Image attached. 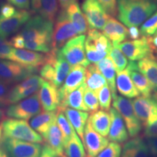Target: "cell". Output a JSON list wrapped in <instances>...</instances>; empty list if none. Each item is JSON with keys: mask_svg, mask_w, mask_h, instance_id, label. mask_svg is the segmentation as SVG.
Listing matches in <instances>:
<instances>
[{"mask_svg": "<svg viewBox=\"0 0 157 157\" xmlns=\"http://www.w3.org/2000/svg\"><path fill=\"white\" fill-rule=\"evenodd\" d=\"M118 18L127 27L142 25L157 10L155 0H117Z\"/></svg>", "mask_w": 157, "mask_h": 157, "instance_id": "1", "label": "cell"}, {"mask_svg": "<svg viewBox=\"0 0 157 157\" xmlns=\"http://www.w3.org/2000/svg\"><path fill=\"white\" fill-rule=\"evenodd\" d=\"M2 133L4 138L17 139L28 142L41 143L43 137L36 132L27 120L18 119H6L0 122Z\"/></svg>", "mask_w": 157, "mask_h": 157, "instance_id": "2", "label": "cell"}, {"mask_svg": "<svg viewBox=\"0 0 157 157\" xmlns=\"http://www.w3.org/2000/svg\"><path fill=\"white\" fill-rule=\"evenodd\" d=\"M53 27L54 22L38 15L31 17L19 34L25 42L35 41L51 44Z\"/></svg>", "mask_w": 157, "mask_h": 157, "instance_id": "3", "label": "cell"}, {"mask_svg": "<svg viewBox=\"0 0 157 157\" xmlns=\"http://www.w3.org/2000/svg\"><path fill=\"white\" fill-rule=\"evenodd\" d=\"M84 46L87 60L90 63L97 64L102 59L109 56L113 44L99 30L89 29Z\"/></svg>", "mask_w": 157, "mask_h": 157, "instance_id": "4", "label": "cell"}, {"mask_svg": "<svg viewBox=\"0 0 157 157\" xmlns=\"http://www.w3.org/2000/svg\"><path fill=\"white\" fill-rule=\"evenodd\" d=\"M77 34V31L68 18L66 10L60 9L53 27L51 50H60L68 41L76 36Z\"/></svg>", "mask_w": 157, "mask_h": 157, "instance_id": "5", "label": "cell"}, {"mask_svg": "<svg viewBox=\"0 0 157 157\" xmlns=\"http://www.w3.org/2000/svg\"><path fill=\"white\" fill-rule=\"evenodd\" d=\"M38 92L17 103L10 105L6 110L9 118L29 120L42 111Z\"/></svg>", "mask_w": 157, "mask_h": 157, "instance_id": "6", "label": "cell"}, {"mask_svg": "<svg viewBox=\"0 0 157 157\" xmlns=\"http://www.w3.org/2000/svg\"><path fill=\"white\" fill-rule=\"evenodd\" d=\"M113 107L119 111L124 119L129 136H138L142 130L143 124L135 114L132 101L124 96L117 95L113 98Z\"/></svg>", "mask_w": 157, "mask_h": 157, "instance_id": "7", "label": "cell"}, {"mask_svg": "<svg viewBox=\"0 0 157 157\" xmlns=\"http://www.w3.org/2000/svg\"><path fill=\"white\" fill-rule=\"evenodd\" d=\"M85 40V34H80L68 41L60 50L62 56L71 66L87 68L90 64L86 56Z\"/></svg>", "mask_w": 157, "mask_h": 157, "instance_id": "8", "label": "cell"}, {"mask_svg": "<svg viewBox=\"0 0 157 157\" xmlns=\"http://www.w3.org/2000/svg\"><path fill=\"white\" fill-rule=\"evenodd\" d=\"M115 45L131 61H138L148 57L154 56V51L146 36H143L140 39L125 41Z\"/></svg>", "mask_w": 157, "mask_h": 157, "instance_id": "9", "label": "cell"}, {"mask_svg": "<svg viewBox=\"0 0 157 157\" xmlns=\"http://www.w3.org/2000/svg\"><path fill=\"white\" fill-rule=\"evenodd\" d=\"M36 71V69L25 67L13 60L0 59V80L9 85L18 83Z\"/></svg>", "mask_w": 157, "mask_h": 157, "instance_id": "10", "label": "cell"}, {"mask_svg": "<svg viewBox=\"0 0 157 157\" xmlns=\"http://www.w3.org/2000/svg\"><path fill=\"white\" fill-rule=\"evenodd\" d=\"M4 148L9 157H39L42 146L39 143L5 137Z\"/></svg>", "mask_w": 157, "mask_h": 157, "instance_id": "11", "label": "cell"}, {"mask_svg": "<svg viewBox=\"0 0 157 157\" xmlns=\"http://www.w3.org/2000/svg\"><path fill=\"white\" fill-rule=\"evenodd\" d=\"M44 79L36 74H33L25 79L17 83L10 90L9 105L37 93L40 89Z\"/></svg>", "mask_w": 157, "mask_h": 157, "instance_id": "12", "label": "cell"}, {"mask_svg": "<svg viewBox=\"0 0 157 157\" xmlns=\"http://www.w3.org/2000/svg\"><path fill=\"white\" fill-rule=\"evenodd\" d=\"M82 10L87 21L89 29L102 30L109 15L104 10L98 0H85L82 4Z\"/></svg>", "mask_w": 157, "mask_h": 157, "instance_id": "13", "label": "cell"}, {"mask_svg": "<svg viewBox=\"0 0 157 157\" xmlns=\"http://www.w3.org/2000/svg\"><path fill=\"white\" fill-rule=\"evenodd\" d=\"M109 140L95 131L87 120L84 131L83 143L87 157H96L109 143Z\"/></svg>", "mask_w": 157, "mask_h": 157, "instance_id": "14", "label": "cell"}, {"mask_svg": "<svg viewBox=\"0 0 157 157\" xmlns=\"http://www.w3.org/2000/svg\"><path fill=\"white\" fill-rule=\"evenodd\" d=\"M46 59V53H39L36 51L25 49L13 48L8 60L38 71L44 64Z\"/></svg>", "mask_w": 157, "mask_h": 157, "instance_id": "15", "label": "cell"}, {"mask_svg": "<svg viewBox=\"0 0 157 157\" xmlns=\"http://www.w3.org/2000/svg\"><path fill=\"white\" fill-rule=\"evenodd\" d=\"M86 68L82 66H72L61 86L58 88L59 104L68 94L73 92L85 82Z\"/></svg>", "mask_w": 157, "mask_h": 157, "instance_id": "16", "label": "cell"}, {"mask_svg": "<svg viewBox=\"0 0 157 157\" xmlns=\"http://www.w3.org/2000/svg\"><path fill=\"white\" fill-rule=\"evenodd\" d=\"M31 17V13L27 10H16L14 15L7 18L0 17V37L6 39L17 32Z\"/></svg>", "mask_w": 157, "mask_h": 157, "instance_id": "17", "label": "cell"}, {"mask_svg": "<svg viewBox=\"0 0 157 157\" xmlns=\"http://www.w3.org/2000/svg\"><path fill=\"white\" fill-rule=\"evenodd\" d=\"M109 113L111 121L108 139L111 142L125 143L129 139V135L124 119L119 111L113 107L110 109Z\"/></svg>", "mask_w": 157, "mask_h": 157, "instance_id": "18", "label": "cell"}, {"mask_svg": "<svg viewBox=\"0 0 157 157\" xmlns=\"http://www.w3.org/2000/svg\"><path fill=\"white\" fill-rule=\"evenodd\" d=\"M38 93L43 111H57L59 105L58 87L44 80Z\"/></svg>", "mask_w": 157, "mask_h": 157, "instance_id": "19", "label": "cell"}, {"mask_svg": "<svg viewBox=\"0 0 157 157\" xmlns=\"http://www.w3.org/2000/svg\"><path fill=\"white\" fill-rule=\"evenodd\" d=\"M102 31V33L112 42L113 45L124 42L129 37L128 29L122 23L110 15Z\"/></svg>", "mask_w": 157, "mask_h": 157, "instance_id": "20", "label": "cell"}, {"mask_svg": "<svg viewBox=\"0 0 157 157\" xmlns=\"http://www.w3.org/2000/svg\"><path fill=\"white\" fill-rule=\"evenodd\" d=\"M137 117L144 126L151 113L157 108V101L154 97L138 96L132 101Z\"/></svg>", "mask_w": 157, "mask_h": 157, "instance_id": "21", "label": "cell"}, {"mask_svg": "<svg viewBox=\"0 0 157 157\" xmlns=\"http://www.w3.org/2000/svg\"><path fill=\"white\" fill-rule=\"evenodd\" d=\"M127 68L133 84L140 94L145 97H151L154 90L147 78L139 71L137 63L130 60Z\"/></svg>", "mask_w": 157, "mask_h": 157, "instance_id": "22", "label": "cell"}, {"mask_svg": "<svg viewBox=\"0 0 157 157\" xmlns=\"http://www.w3.org/2000/svg\"><path fill=\"white\" fill-rule=\"evenodd\" d=\"M86 87L87 86L84 82L79 87L68 94L63 101L59 104L57 111H63L66 108H71L89 112V110L84 102V93Z\"/></svg>", "mask_w": 157, "mask_h": 157, "instance_id": "23", "label": "cell"}, {"mask_svg": "<svg viewBox=\"0 0 157 157\" xmlns=\"http://www.w3.org/2000/svg\"><path fill=\"white\" fill-rule=\"evenodd\" d=\"M57 111H41L38 114L32 117L30 121L31 127L39 133L44 139L48 136L49 129L52 124L56 119Z\"/></svg>", "mask_w": 157, "mask_h": 157, "instance_id": "24", "label": "cell"}, {"mask_svg": "<svg viewBox=\"0 0 157 157\" xmlns=\"http://www.w3.org/2000/svg\"><path fill=\"white\" fill-rule=\"evenodd\" d=\"M148 147L142 137H132L124 144L121 157H149Z\"/></svg>", "mask_w": 157, "mask_h": 157, "instance_id": "25", "label": "cell"}, {"mask_svg": "<svg viewBox=\"0 0 157 157\" xmlns=\"http://www.w3.org/2000/svg\"><path fill=\"white\" fill-rule=\"evenodd\" d=\"M31 7L34 13L52 22L59 12L58 0H31Z\"/></svg>", "mask_w": 157, "mask_h": 157, "instance_id": "26", "label": "cell"}, {"mask_svg": "<svg viewBox=\"0 0 157 157\" xmlns=\"http://www.w3.org/2000/svg\"><path fill=\"white\" fill-rule=\"evenodd\" d=\"M116 83L118 92L124 97L135 98L140 96V93L133 84L127 68L120 72H118Z\"/></svg>", "mask_w": 157, "mask_h": 157, "instance_id": "27", "label": "cell"}, {"mask_svg": "<svg viewBox=\"0 0 157 157\" xmlns=\"http://www.w3.org/2000/svg\"><path fill=\"white\" fill-rule=\"evenodd\" d=\"M66 11L78 34H85L89 29L87 21L77 2L68 6Z\"/></svg>", "mask_w": 157, "mask_h": 157, "instance_id": "28", "label": "cell"}, {"mask_svg": "<svg viewBox=\"0 0 157 157\" xmlns=\"http://www.w3.org/2000/svg\"><path fill=\"white\" fill-rule=\"evenodd\" d=\"M88 121L95 131L103 137L108 136L111 121L110 113L103 110H98L91 113Z\"/></svg>", "mask_w": 157, "mask_h": 157, "instance_id": "29", "label": "cell"}, {"mask_svg": "<svg viewBox=\"0 0 157 157\" xmlns=\"http://www.w3.org/2000/svg\"><path fill=\"white\" fill-rule=\"evenodd\" d=\"M98 69L101 72L104 77L106 79L107 84L111 90L112 98H114L117 96V83H116V71L114 64L110 58L109 56H108L102 59L101 61H99L97 64Z\"/></svg>", "mask_w": 157, "mask_h": 157, "instance_id": "30", "label": "cell"}, {"mask_svg": "<svg viewBox=\"0 0 157 157\" xmlns=\"http://www.w3.org/2000/svg\"><path fill=\"white\" fill-rule=\"evenodd\" d=\"M63 113L76 130L78 137L82 141L83 140L84 131L89 118V113L86 111H79L71 108H66L63 111Z\"/></svg>", "mask_w": 157, "mask_h": 157, "instance_id": "31", "label": "cell"}, {"mask_svg": "<svg viewBox=\"0 0 157 157\" xmlns=\"http://www.w3.org/2000/svg\"><path fill=\"white\" fill-rule=\"evenodd\" d=\"M137 67L147 78L154 92L157 90V60L155 56L148 57L138 60Z\"/></svg>", "mask_w": 157, "mask_h": 157, "instance_id": "32", "label": "cell"}, {"mask_svg": "<svg viewBox=\"0 0 157 157\" xmlns=\"http://www.w3.org/2000/svg\"><path fill=\"white\" fill-rule=\"evenodd\" d=\"M46 144L48 145L58 157H63V143L64 139L62 132L59 128L56 119L52 124L49 129L46 139L44 140Z\"/></svg>", "mask_w": 157, "mask_h": 157, "instance_id": "33", "label": "cell"}, {"mask_svg": "<svg viewBox=\"0 0 157 157\" xmlns=\"http://www.w3.org/2000/svg\"><path fill=\"white\" fill-rule=\"evenodd\" d=\"M85 84L88 89L93 90L96 93L103 86L106 85L107 82L95 64L89 65L86 68Z\"/></svg>", "mask_w": 157, "mask_h": 157, "instance_id": "34", "label": "cell"}, {"mask_svg": "<svg viewBox=\"0 0 157 157\" xmlns=\"http://www.w3.org/2000/svg\"><path fill=\"white\" fill-rule=\"evenodd\" d=\"M65 157H87L83 143L77 133L72 135L63 143Z\"/></svg>", "mask_w": 157, "mask_h": 157, "instance_id": "35", "label": "cell"}, {"mask_svg": "<svg viewBox=\"0 0 157 157\" xmlns=\"http://www.w3.org/2000/svg\"><path fill=\"white\" fill-rule=\"evenodd\" d=\"M56 121L59 128L62 132L64 142L68 140L72 135L76 133L72 124L68 120L66 115L64 114L63 111H57Z\"/></svg>", "mask_w": 157, "mask_h": 157, "instance_id": "36", "label": "cell"}, {"mask_svg": "<svg viewBox=\"0 0 157 157\" xmlns=\"http://www.w3.org/2000/svg\"><path fill=\"white\" fill-rule=\"evenodd\" d=\"M109 56L114 64L116 71L117 72H120L121 71L124 70L127 68L128 64L127 57L120 50V49L118 48L116 45H113L111 50L110 51Z\"/></svg>", "mask_w": 157, "mask_h": 157, "instance_id": "37", "label": "cell"}, {"mask_svg": "<svg viewBox=\"0 0 157 157\" xmlns=\"http://www.w3.org/2000/svg\"><path fill=\"white\" fill-rule=\"evenodd\" d=\"M140 34L143 36L149 37L157 31V10L144 21L140 27Z\"/></svg>", "mask_w": 157, "mask_h": 157, "instance_id": "38", "label": "cell"}, {"mask_svg": "<svg viewBox=\"0 0 157 157\" xmlns=\"http://www.w3.org/2000/svg\"><path fill=\"white\" fill-rule=\"evenodd\" d=\"M98 98V102H99V106L103 111H109L111 109V99H112V95H111V90L109 85L103 86L97 93Z\"/></svg>", "mask_w": 157, "mask_h": 157, "instance_id": "39", "label": "cell"}, {"mask_svg": "<svg viewBox=\"0 0 157 157\" xmlns=\"http://www.w3.org/2000/svg\"><path fill=\"white\" fill-rule=\"evenodd\" d=\"M84 102L87 107L89 112L93 113L99 109V102L98 95L95 92L86 87L84 93Z\"/></svg>", "mask_w": 157, "mask_h": 157, "instance_id": "40", "label": "cell"}, {"mask_svg": "<svg viewBox=\"0 0 157 157\" xmlns=\"http://www.w3.org/2000/svg\"><path fill=\"white\" fill-rule=\"evenodd\" d=\"M144 135L147 138L157 137V108L144 125Z\"/></svg>", "mask_w": 157, "mask_h": 157, "instance_id": "41", "label": "cell"}, {"mask_svg": "<svg viewBox=\"0 0 157 157\" xmlns=\"http://www.w3.org/2000/svg\"><path fill=\"white\" fill-rule=\"evenodd\" d=\"M121 146L120 143L111 142L98 154L96 157H121Z\"/></svg>", "mask_w": 157, "mask_h": 157, "instance_id": "42", "label": "cell"}, {"mask_svg": "<svg viewBox=\"0 0 157 157\" xmlns=\"http://www.w3.org/2000/svg\"><path fill=\"white\" fill-rule=\"evenodd\" d=\"M9 84L0 80V108L9 106L8 96L10 93Z\"/></svg>", "mask_w": 157, "mask_h": 157, "instance_id": "43", "label": "cell"}, {"mask_svg": "<svg viewBox=\"0 0 157 157\" xmlns=\"http://www.w3.org/2000/svg\"><path fill=\"white\" fill-rule=\"evenodd\" d=\"M98 2L108 15L113 17L117 15V0H98Z\"/></svg>", "mask_w": 157, "mask_h": 157, "instance_id": "44", "label": "cell"}, {"mask_svg": "<svg viewBox=\"0 0 157 157\" xmlns=\"http://www.w3.org/2000/svg\"><path fill=\"white\" fill-rule=\"evenodd\" d=\"M13 48H14L10 43V41L0 37V59H3V60L7 59L8 60Z\"/></svg>", "mask_w": 157, "mask_h": 157, "instance_id": "45", "label": "cell"}, {"mask_svg": "<svg viewBox=\"0 0 157 157\" xmlns=\"http://www.w3.org/2000/svg\"><path fill=\"white\" fill-rule=\"evenodd\" d=\"M16 12L14 6L11 4L4 3L0 7V17L2 18H7L14 15Z\"/></svg>", "mask_w": 157, "mask_h": 157, "instance_id": "46", "label": "cell"}, {"mask_svg": "<svg viewBox=\"0 0 157 157\" xmlns=\"http://www.w3.org/2000/svg\"><path fill=\"white\" fill-rule=\"evenodd\" d=\"M10 43L14 48L24 49L25 41L20 34H17L12 37L10 40Z\"/></svg>", "mask_w": 157, "mask_h": 157, "instance_id": "47", "label": "cell"}, {"mask_svg": "<svg viewBox=\"0 0 157 157\" xmlns=\"http://www.w3.org/2000/svg\"><path fill=\"white\" fill-rule=\"evenodd\" d=\"M146 143L151 157H157V137L148 138Z\"/></svg>", "mask_w": 157, "mask_h": 157, "instance_id": "48", "label": "cell"}, {"mask_svg": "<svg viewBox=\"0 0 157 157\" xmlns=\"http://www.w3.org/2000/svg\"><path fill=\"white\" fill-rule=\"evenodd\" d=\"M31 0H7L12 5L20 10H29L30 8Z\"/></svg>", "mask_w": 157, "mask_h": 157, "instance_id": "49", "label": "cell"}, {"mask_svg": "<svg viewBox=\"0 0 157 157\" xmlns=\"http://www.w3.org/2000/svg\"><path fill=\"white\" fill-rule=\"evenodd\" d=\"M39 157H58L55 151L50 148L48 145L44 144L42 148V151H41Z\"/></svg>", "mask_w": 157, "mask_h": 157, "instance_id": "50", "label": "cell"}, {"mask_svg": "<svg viewBox=\"0 0 157 157\" xmlns=\"http://www.w3.org/2000/svg\"><path fill=\"white\" fill-rule=\"evenodd\" d=\"M128 35L129 38L132 39H137L140 36V31L139 30L137 26H131L129 27Z\"/></svg>", "mask_w": 157, "mask_h": 157, "instance_id": "51", "label": "cell"}, {"mask_svg": "<svg viewBox=\"0 0 157 157\" xmlns=\"http://www.w3.org/2000/svg\"><path fill=\"white\" fill-rule=\"evenodd\" d=\"M76 0H58V2L60 4V9L66 10V8L71 4L76 2Z\"/></svg>", "mask_w": 157, "mask_h": 157, "instance_id": "52", "label": "cell"}, {"mask_svg": "<svg viewBox=\"0 0 157 157\" xmlns=\"http://www.w3.org/2000/svg\"><path fill=\"white\" fill-rule=\"evenodd\" d=\"M148 42L150 43L151 46L154 50V52H157V34L154 36L148 37Z\"/></svg>", "mask_w": 157, "mask_h": 157, "instance_id": "53", "label": "cell"}, {"mask_svg": "<svg viewBox=\"0 0 157 157\" xmlns=\"http://www.w3.org/2000/svg\"><path fill=\"white\" fill-rule=\"evenodd\" d=\"M0 157H9L7 151L4 148L2 141H0Z\"/></svg>", "mask_w": 157, "mask_h": 157, "instance_id": "54", "label": "cell"}, {"mask_svg": "<svg viewBox=\"0 0 157 157\" xmlns=\"http://www.w3.org/2000/svg\"><path fill=\"white\" fill-rule=\"evenodd\" d=\"M152 97H154L157 101V90H156V91H155L154 93L152 94Z\"/></svg>", "mask_w": 157, "mask_h": 157, "instance_id": "55", "label": "cell"}, {"mask_svg": "<svg viewBox=\"0 0 157 157\" xmlns=\"http://www.w3.org/2000/svg\"><path fill=\"white\" fill-rule=\"evenodd\" d=\"M2 116H3V113H2V110L0 109V119L2 118Z\"/></svg>", "mask_w": 157, "mask_h": 157, "instance_id": "56", "label": "cell"}, {"mask_svg": "<svg viewBox=\"0 0 157 157\" xmlns=\"http://www.w3.org/2000/svg\"><path fill=\"white\" fill-rule=\"evenodd\" d=\"M156 34H157V31H156Z\"/></svg>", "mask_w": 157, "mask_h": 157, "instance_id": "57", "label": "cell"}, {"mask_svg": "<svg viewBox=\"0 0 157 157\" xmlns=\"http://www.w3.org/2000/svg\"><path fill=\"white\" fill-rule=\"evenodd\" d=\"M156 2H157V0H156Z\"/></svg>", "mask_w": 157, "mask_h": 157, "instance_id": "58", "label": "cell"}, {"mask_svg": "<svg viewBox=\"0 0 157 157\" xmlns=\"http://www.w3.org/2000/svg\"><path fill=\"white\" fill-rule=\"evenodd\" d=\"M63 157H65V156H63Z\"/></svg>", "mask_w": 157, "mask_h": 157, "instance_id": "59", "label": "cell"}]
</instances>
